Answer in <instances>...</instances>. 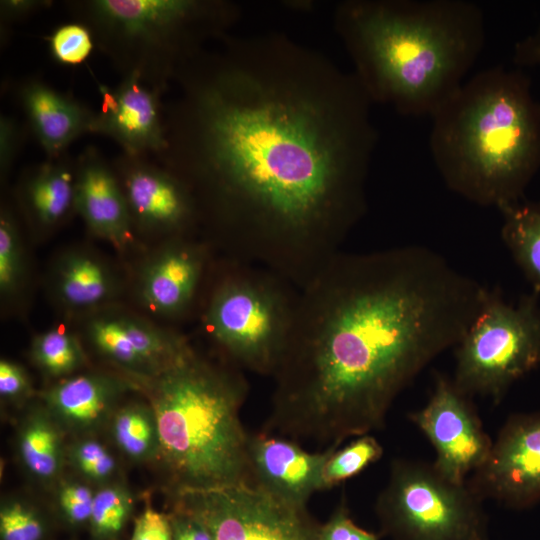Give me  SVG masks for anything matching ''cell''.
<instances>
[{"mask_svg":"<svg viewBox=\"0 0 540 540\" xmlns=\"http://www.w3.org/2000/svg\"><path fill=\"white\" fill-rule=\"evenodd\" d=\"M53 5L51 0H1L0 27L1 42L6 40L7 29L12 24L20 22Z\"/></svg>","mask_w":540,"mask_h":540,"instance_id":"obj_39","label":"cell"},{"mask_svg":"<svg viewBox=\"0 0 540 540\" xmlns=\"http://www.w3.org/2000/svg\"><path fill=\"white\" fill-rule=\"evenodd\" d=\"M335 26L371 102L413 117L456 94L485 42L483 11L467 0H348Z\"/></svg>","mask_w":540,"mask_h":540,"instance_id":"obj_3","label":"cell"},{"mask_svg":"<svg viewBox=\"0 0 540 540\" xmlns=\"http://www.w3.org/2000/svg\"><path fill=\"white\" fill-rule=\"evenodd\" d=\"M117 450L135 463H154L159 455L156 417L147 401L121 404L107 426Z\"/></svg>","mask_w":540,"mask_h":540,"instance_id":"obj_24","label":"cell"},{"mask_svg":"<svg viewBox=\"0 0 540 540\" xmlns=\"http://www.w3.org/2000/svg\"><path fill=\"white\" fill-rule=\"evenodd\" d=\"M51 287L55 300L65 310L91 313L116 298L120 282L115 271L98 254L75 248L56 260Z\"/></svg>","mask_w":540,"mask_h":540,"instance_id":"obj_22","label":"cell"},{"mask_svg":"<svg viewBox=\"0 0 540 540\" xmlns=\"http://www.w3.org/2000/svg\"><path fill=\"white\" fill-rule=\"evenodd\" d=\"M499 211L504 243L526 276L540 287V200L519 201Z\"/></svg>","mask_w":540,"mask_h":540,"instance_id":"obj_25","label":"cell"},{"mask_svg":"<svg viewBox=\"0 0 540 540\" xmlns=\"http://www.w3.org/2000/svg\"><path fill=\"white\" fill-rule=\"evenodd\" d=\"M221 269L208 291L201 326L228 363L272 377L293 326L299 288L231 257Z\"/></svg>","mask_w":540,"mask_h":540,"instance_id":"obj_7","label":"cell"},{"mask_svg":"<svg viewBox=\"0 0 540 540\" xmlns=\"http://www.w3.org/2000/svg\"><path fill=\"white\" fill-rule=\"evenodd\" d=\"M75 211L94 236L118 249L131 242L133 225L118 177L92 145L75 158Z\"/></svg>","mask_w":540,"mask_h":540,"instance_id":"obj_19","label":"cell"},{"mask_svg":"<svg viewBox=\"0 0 540 540\" xmlns=\"http://www.w3.org/2000/svg\"><path fill=\"white\" fill-rule=\"evenodd\" d=\"M74 18L121 77L136 75L164 94L182 69L228 35L238 6L223 0H73Z\"/></svg>","mask_w":540,"mask_h":540,"instance_id":"obj_6","label":"cell"},{"mask_svg":"<svg viewBox=\"0 0 540 540\" xmlns=\"http://www.w3.org/2000/svg\"><path fill=\"white\" fill-rule=\"evenodd\" d=\"M217 44L178 75L156 158L229 257L302 288L366 211L372 102L353 72L285 35Z\"/></svg>","mask_w":540,"mask_h":540,"instance_id":"obj_1","label":"cell"},{"mask_svg":"<svg viewBox=\"0 0 540 540\" xmlns=\"http://www.w3.org/2000/svg\"><path fill=\"white\" fill-rule=\"evenodd\" d=\"M171 498L195 513L215 540H313L305 511L253 486L185 492Z\"/></svg>","mask_w":540,"mask_h":540,"instance_id":"obj_10","label":"cell"},{"mask_svg":"<svg viewBox=\"0 0 540 540\" xmlns=\"http://www.w3.org/2000/svg\"><path fill=\"white\" fill-rule=\"evenodd\" d=\"M19 208L36 234L51 233L75 211V159L68 153L27 167L16 187Z\"/></svg>","mask_w":540,"mask_h":540,"instance_id":"obj_21","label":"cell"},{"mask_svg":"<svg viewBox=\"0 0 540 540\" xmlns=\"http://www.w3.org/2000/svg\"><path fill=\"white\" fill-rule=\"evenodd\" d=\"M66 433L43 404L29 409L16 432V453L28 476L44 487L63 478L67 461Z\"/></svg>","mask_w":540,"mask_h":540,"instance_id":"obj_23","label":"cell"},{"mask_svg":"<svg viewBox=\"0 0 540 540\" xmlns=\"http://www.w3.org/2000/svg\"><path fill=\"white\" fill-rule=\"evenodd\" d=\"M481 499L433 465L398 458L378 495L376 512L393 540H490Z\"/></svg>","mask_w":540,"mask_h":540,"instance_id":"obj_8","label":"cell"},{"mask_svg":"<svg viewBox=\"0 0 540 540\" xmlns=\"http://www.w3.org/2000/svg\"><path fill=\"white\" fill-rule=\"evenodd\" d=\"M313 540H378L377 536L357 526L351 519L344 502L330 519L317 531Z\"/></svg>","mask_w":540,"mask_h":540,"instance_id":"obj_35","label":"cell"},{"mask_svg":"<svg viewBox=\"0 0 540 540\" xmlns=\"http://www.w3.org/2000/svg\"><path fill=\"white\" fill-rule=\"evenodd\" d=\"M513 59L519 66L540 67V28L515 44Z\"/></svg>","mask_w":540,"mask_h":540,"instance_id":"obj_40","label":"cell"},{"mask_svg":"<svg viewBox=\"0 0 540 540\" xmlns=\"http://www.w3.org/2000/svg\"><path fill=\"white\" fill-rule=\"evenodd\" d=\"M338 448L309 452L286 437L249 434L248 465L251 486L282 503L305 511L310 496L322 490V471Z\"/></svg>","mask_w":540,"mask_h":540,"instance_id":"obj_17","label":"cell"},{"mask_svg":"<svg viewBox=\"0 0 540 540\" xmlns=\"http://www.w3.org/2000/svg\"><path fill=\"white\" fill-rule=\"evenodd\" d=\"M137 391L126 375L93 371L74 374L41 393L42 404L66 435L96 436L106 429L123 396Z\"/></svg>","mask_w":540,"mask_h":540,"instance_id":"obj_18","label":"cell"},{"mask_svg":"<svg viewBox=\"0 0 540 540\" xmlns=\"http://www.w3.org/2000/svg\"><path fill=\"white\" fill-rule=\"evenodd\" d=\"M383 455V447L370 434L356 437L343 448L336 449L322 471V490L332 488L354 477Z\"/></svg>","mask_w":540,"mask_h":540,"instance_id":"obj_30","label":"cell"},{"mask_svg":"<svg viewBox=\"0 0 540 540\" xmlns=\"http://www.w3.org/2000/svg\"><path fill=\"white\" fill-rule=\"evenodd\" d=\"M168 516L173 540H215L207 525L185 507L173 503Z\"/></svg>","mask_w":540,"mask_h":540,"instance_id":"obj_37","label":"cell"},{"mask_svg":"<svg viewBox=\"0 0 540 540\" xmlns=\"http://www.w3.org/2000/svg\"><path fill=\"white\" fill-rule=\"evenodd\" d=\"M29 355L45 376L57 381L74 375L87 361L78 337L62 327L50 328L35 335Z\"/></svg>","mask_w":540,"mask_h":540,"instance_id":"obj_26","label":"cell"},{"mask_svg":"<svg viewBox=\"0 0 540 540\" xmlns=\"http://www.w3.org/2000/svg\"><path fill=\"white\" fill-rule=\"evenodd\" d=\"M47 42L53 60L70 66L84 63L96 47L89 28L78 21L55 27Z\"/></svg>","mask_w":540,"mask_h":540,"instance_id":"obj_32","label":"cell"},{"mask_svg":"<svg viewBox=\"0 0 540 540\" xmlns=\"http://www.w3.org/2000/svg\"><path fill=\"white\" fill-rule=\"evenodd\" d=\"M54 489L62 518L75 527L89 524L96 488L80 478H62Z\"/></svg>","mask_w":540,"mask_h":540,"instance_id":"obj_33","label":"cell"},{"mask_svg":"<svg viewBox=\"0 0 540 540\" xmlns=\"http://www.w3.org/2000/svg\"><path fill=\"white\" fill-rule=\"evenodd\" d=\"M85 334L102 357L131 379L158 374L191 347L178 332L116 311L95 313L85 325Z\"/></svg>","mask_w":540,"mask_h":540,"instance_id":"obj_14","label":"cell"},{"mask_svg":"<svg viewBox=\"0 0 540 540\" xmlns=\"http://www.w3.org/2000/svg\"><path fill=\"white\" fill-rule=\"evenodd\" d=\"M434 447L435 468L448 479L466 482L486 460L493 441L471 403L452 379L437 375L426 405L409 414Z\"/></svg>","mask_w":540,"mask_h":540,"instance_id":"obj_11","label":"cell"},{"mask_svg":"<svg viewBox=\"0 0 540 540\" xmlns=\"http://www.w3.org/2000/svg\"><path fill=\"white\" fill-rule=\"evenodd\" d=\"M26 261L17 220L7 206L0 213V293L15 297L24 286Z\"/></svg>","mask_w":540,"mask_h":540,"instance_id":"obj_29","label":"cell"},{"mask_svg":"<svg viewBox=\"0 0 540 540\" xmlns=\"http://www.w3.org/2000/svg\"><path fill=\"white\" fill-rule=\"evenodd\" d=\"M131 379V378H130ZM156 417L168 494L251 486L240 410L248 393L241 370L192 346L156 375L131 379Z\"/></svg>","mask_w":540,"mask_h":540,"instance_id":"obj_5","label":"cell"},{"mask_svg":"<svg viewBox=\"0 0 540 540\" xmlns=\"http://www.w3.org/2000/svg\"><path fill=\"white\" fill-rule=\"evenodd\" d=\"M487 291L427 247L340 251L299 289L263 431L323 451L380 429L398 394L460 342Z\"/></svg>","mask_w":540,"mask_h":540,"instance_id":"obj_2","label":"cell"},{"mask_svg":"<svg viewBox=\"0 0 540 540\" xmlns=\"http://www.w3.org/2000/svg\"><path fill=\"white\" fill-rule=\"evenodd\" d=\"M47 528L41 510L28 500L8 497L1 502V540H43Z\"/></svg>","mask_w":540,"mask_h":540,"instance_id":"obj_31","label":"cell"},{"mask_svg":"<svg viewBox=\"0 0 540 540\" xmlns=\"http://www.w3.org/2000/svg\"><path fill=\"white\" fill-rule=\"evenodd\" d=\"M97 87L101 104L91 133L112 139L128 154L160 155L166 147L163 94L136 75L122 76L114 87L99 82Z\"/></svg>","mask_w":540,"mask_h":540,"instance_id":"obj_16","label":"cell"},{"mask_svg":"<svg viewBox=\"0 0 540 540\" xmlns=\"http://www.w3.org/2000/svg\"><path fill=\"white\" fill-rule=\"evenodd\" d=\"M483 500L509 508L540 499V415L511 417L493 441L484 463L467 481Z\"/></svg>","mask_w":540,"mask_h":540,"instance_id":"obj_13","label":"cell"},{"mask_svg":"<svg viewBox=\"0 0 540 540\" xmlns=\"http://www.w3.org/2000/svg\"><path fill=\"white\" fill-rule=\"evenodd\" d=\"M131 540H173L168 514L158 512L147 504L135 520Z\"/></svg>","mask_w":540,"mask_h":540,"instance_id":"obj_38","label":"cell"},{"mask_svg":"<svg viewBox=\"0 0 540 540\" xmlns=\"http://www.w3.org/2000/svg\"><path fill=\"white\" fill-rule=\"evenodd\" d=\"M67 461L78 478L95 488L121 479L116 457L96 436L73 438L68 444Z\"/></svg>","mask_w":540,"mask_h":540,"instance_id":"obj_28","label":"cell"},{"mask_svg":"<svg viewBox=\"0 0 540 540\" xmlns=\"http://www.w3.org/2000/svg\"><path fill=\"white\" fill-rule=\"evenodd\" d=\"M133 495L122 479L96 488L89 521L94 540H115L130 518Z\"/></svg>","mask_w":540,"mask_h":540,"instance_id":"obj_27","label":"cell"},{"mask_svg":"<svg viewBox=\"0 0 540 540\" xmlns=\"http://www.w3.org/2000/svg\"><path fill=\"white\" fill-rule=\"evenodd\" d=\"M540 365V308L534 298L510 303L487 291L482 306L456 345L452 381L469 397L494 403L517 379Z\"/></svg>","mask_w":540,"mask_h":540,"instance_id":"obj_9","label":"cell"},{"mask_svg":"<svg viewBox=\"0 0 540 540\" xmlns=\"http://www.w3.org/2000/svg\"><path fill=\"white\" fill-rule=\"evenodd\" d=\"M15 94L27 125L47 158L68 153L74 141L92 131L95 110L41 78H24Z\"/></svg>","mask_w":540,"mask_h":540,"instance_id":"obj_20","label":"cell"},{"mask_svg":"<svg viewBox=\"0 0 540 540\" xmlns=\"http://www.w3.org/2000/svg\"><path fill=\"white\" fill-rule=\"evenodd\" d=\"M149 157L121 152L111 162L133 229L166 239L186 236L199 224L194 200L175 175Z\"/></svg>","mask_w":540,"mask_h":540,"instance_id":"obj_12","label":"cell"},{"mask_svg":"<svg viewBox=\"0 0 540 540\" xmlns=\"http://www.w3.org/2000/svg\"><path fill=\"white\" fill-rule=\"evenodd\" d=\"M431 118L432 159L450 190L485 207L521 201L540 168V102L523 71L476 73Z\"/></svg>","mask_w":540,"mask_h":540,"instance_id":"obj_4","label":"cell"},{"mask_svg":"<svg viewBox=\"0 0 540 540\" xmlns=\"http://www.w3.org/2000/svg\"><path fill=\"white\" fill-rule=\"evenodd\" d=\"M32 394V382L25 368L12 360L2 358L0 361L1 401L22 405Z\"/></svg>","mask_w":540,"mask_h":540,"instance_id":"obj_34","label":"cell"},{"mask_svg":"<svg viewBox=\"0 0 540 540\" xmlns=\"http://www.w3.org/2000/svg\"><path fill=\"white\" fill-rule=\"evenodd\" d=\"M25 139L24 127L10 115L0 116V174L4 181L10 173Z\"/></svg>","mask_w":540,"mask_h":540,"instance_id":"obj_36","label":"cell"},{"mask_svg":"<svg viewBox=\"0 0 540 540\" xmlns=\"http://www.w3.org/2000/svg\"><path fill=\"white\" fill-rule=\"evenodd\" d=\"M209 266L207 243L189 236L166 239L141 267L140 303L164 318H180L195 304Z\"/></svg>","mask_w":540,"mask_h":540,"instance_id":"obj_15","label":"cell"}]
</instances>
